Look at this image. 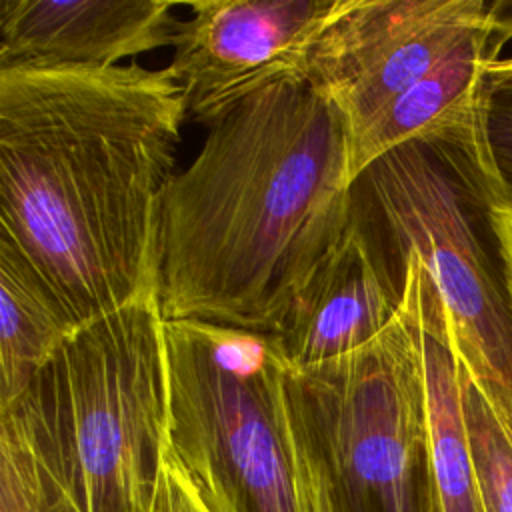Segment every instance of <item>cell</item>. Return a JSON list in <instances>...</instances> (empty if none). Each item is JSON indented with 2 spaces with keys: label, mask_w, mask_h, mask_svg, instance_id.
I'll return each mask as SVG.
<instances>
[{
  "label": "cell",
  "mask_w": 512,
  "mask_h": 512,
  "mask_svg": "<svg viewBox=\"0 0 512 512\" xmlns=\"http://www.w3.org/2000/svg\"><path fill=\"white\" fill-rule=\"evenodd\" d=\"M398 268L420 330L432 512H484L464 414L460 364L450 344L442 306L416 256L404 254L398 258Z\"/></svg>",
  "instance_id": "cell-11"
},
{
  "label": "cell",
  "mask_w": 512,
  "mask_h": 512,
  "mask_svg": "<svg viewBox=\"0 0 512 512\" xmlns=\"http://www.w3.org/2000/svg\"><path fill=\"white\" fill-rule=\"evenodd\" d=\"M402 274L354 202V220L276 336L290 366L316 364L376 338L400 312Z\"/></svg>",
  "instance_id": "cell-10"
},
{
  "label": "cell",
  "mask_w": 512,
  "mask_h": 512,
  "mask_svg": "<svg viewBox=\"0 0 512 512\" xmlns=\"http://www.w3.org/2000/svg\"><path fill=\"white\" fill-rule=\"evenodd\" d=\"M496 34L504 44L512 38V2H494ZM488 80H512V58H494L486 68Z\"/></svg>",
  "instance_id": "cell-18"
},
{
  "label": "cell",
  "mask_w": 512,
  "mask_h": 512,
  "mask_svg": "<svg viewBox=\"0 0 512 512\" xmlns=\"http://www.w3.org/2000/svg\"><path fill=\"white\" fill-rule=\"evenodd\" d=\"M76 328L42 276L0 240V408L28 388Z\"/></svg>",
  "instance_id": "cell-12"
},
{
  "label": "cell",
  "mask_w": 512,
  "mask_h": 512,
  "mask_svg": "<svg viewBox=\"0 0 512 512\" xmlns=\"http://www.w3.org/2000/svg\"><path fill=\"white\" fill-rule=\"evenodd\" d=\"M162 0H2L0 70L110 68L176 44Z\"/></svg>",
  "instance_id": "cell-9"
},
{
  "label": "cell",
  "mask_w": 512,
  "mask_h": 512,
  "mask_svg": "<svg viewBox=\"0 0 512 512\" xmlns=\"http://www.w3.org/2000/svg\"><path fill=\"white\" fill-rule=\"evenodd\" d=\"M352 220L342 112L308 78L262 88L210 126L164 192L162 318L280 336Z\"/></svg>",
  "instance_id": "cell-2"
},
{
  "label": "cell",
  "mask_w": 512,
  "mask_h": 512,
  "mask_svg": "<svg viewBox=\"0 0 512 512\" xmlns=\"http://www.w3.org/2000/svg\"><path fill=\"white\" fill-rule=\"evenodd\" d=\"M168 446L234 512H332L276 336L164 320Z\"/></svg>",
  "instance_id": "cell-4"
},
{
  "label": "cell",
  "mask_w": 512,
  "mask_h": 512,
  "mask_svg": "<svg viewBox=\"0 0 512 512\" xmlns=\"http://www.w3.org/2000/svg\"><path fill=\"white\" fill-rule=\"evenodd\" d=\"M484 128L490 158L502 186V200H512V80H488Z\"/></svg>",
  "instance_id": "cell-16"
},
{
  "label": "cell",
  "mask_w": 512,
  "mask_h": 512,
  "mask_svg": "<svg viewBox=\"0 0 512 512\" xmlns=\"http://www.w3.org/2000/svg\"><path fill=\"white\" fill-rule=\"evenodd\" d=\"M354 202L394 262H422L458 362L512 436V304L478 238L468 188L430 148L404 144L358 176Z\"/></svg>",
  "instance_id": "cell-6"
},
{
  "label": "cell",
  "mask_w": 512,
  "mask_h": 512,
  "mask_svg": "<svg viewBox=\"0 0 512 512\" xmlns=\"http://www.w3.org/2000/svg\"><path fill=\"white\" fill-rule=\"evenodd\" d=\"M184 120L170 68L0 70V240L76 326L156 298Z\"/></svg>",
  "instance_id": "cell-1"
},
{
  "label": "cell",
  "mask_w": 512,
  "mask_h": 512,
  "mask_svg": "<svg viewBox=\"0 0 512 512\" xmlns=\"http://www.w3.org/2000/svg\"><path fill=\"white\" fill-rule=\"evenodd\" d=\"M0 418L20 430L82 512H152L168 446L158 300L78 326Z\"/></svg>",
  "instance_id": "cell-3"
},
{
  "label": "cell",
  "mask_w": 512,
  "mask_h": 512,
  "mask_svg": "<svg viewBox=\"0 0 512 512\" xmlns=\"http://www.w3.org/2000/svg\"><path fill=\"white\" fill-rule=\"evenodd\" d=\"M152 512H234L232 506L196 482L178 456L166 446Z\"/></svg>",
  "instance_id": "cell-15"
},
{
  "label": "cell",
  "mask_w": 512,
  "mask_h": 512,
  "mask_svg": "<svg viewBox=\"0 0 512 512\" xmlns=\"http://www.w3.org/2000/svg\"><path fill=\"white\" fill-rule=\"evenodd\" d=\"M348 0H194L170 70L186 120L208 128L262 88L306 78L310 54Z\"/></svg>",
  "instance_id": "cell-8"
},
{
  "label": "cell",
  "mask_w": 512,
  "mask_h": 512,
  "mask_svg": "<svg viewBox=\"0 0 512 512\" xmlns=\"http://www.w3.org/2000/svg\"><path fill=\"white\" fill-rule=\"evenodd\" d=\"M496 248L498 272L512 304V200L476 202Z\"/></svg>",
  "instance_id": "cell-17"
},
{
  "label": "cell",
  "mask_w": 512,
  "mask_h": 512,
  "mask_svg": "<svg viewBox=\"0 0 512 512\" xmlns=\"http://www.w3.org/2000/svg\"><path fill=\"white\" fill-rule=\"evenodd\" d=\"M460 382L484 512H512V436L472 384L462 364Z\"/></svg>",
  "instance_id": "cell-14"
},
{
  "label": "cell",
  "mask_w": 512,
  "mask_h": 512,
  "mask_svg": "<svg viewBox=\"0 0 512 512\" xmlns=\"http://www.w3.org/2000/svg\"><path fill=\"white\" fill-rule=\"evenodd\" d=\"M0 512H82L20 430L0 418Z\"/></svg>",
  "instance_id": "cell-13"
},
{
  "label": "cell",
  "mask_w": 512,
  "mask_h": 512,
  "mask_svg": "<svg viewBox=\"0 0 512 512\" xmlns=\"http://www.w3.org/2000/svg\"><path fill=\"white\" fill-rule=\"evenodd\" d=\"M286 392L332 512H432L420 330L404 286L398 316L376 338L288 366Z\"/></svg>",
  "instance_id": "cell-5"
},
{
  "label": "cell",
  "mask_w": 512,
  "mask_h": 512,
  "mask_svg": "<svg viewBox=\"0 0 512 512\" xmlns=\"http://www.w3.org/2000/svg\"><path fill=\"white\" fill-rule=\"evenodd\" d=\"M492 20L494 2L484 0H348L318 38L306 78L354 138Z\"/></svg>",
  "instance_id": "cell-7"
}]
</instances>
